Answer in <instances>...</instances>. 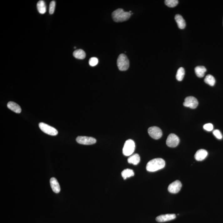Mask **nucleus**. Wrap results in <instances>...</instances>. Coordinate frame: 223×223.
<instances>
[{
    "mask_svg": "<svg viewBox=\"0 0 223 223\" xmlns=\"http://www.w3.org/2000/svg\"><path fill=\"white\" fill-rule=\"evenodd\" d=\"M165 162L162 158H155L150 161L146 165V170L149 172H155L164 168Z\"/></svg>",
    "mask_w": 223,
    "mask_h": 223,
    "instance_id": "f257e3e1",
    "label": "nucleus"
},
{
    "mask_svg": "<svg viewBox=\"0 0 223 223\" xmlns=\"http://www.w3.org/2000/svg\"><path fill=\"white\" fill-rule=\"evenodd\" d=\"M117 65L118 68L120 71H126L129 69V60L125 54H120L118 57Z\"/></svg>",
    "mask_w": 223,
    "mask_h": 223,
    "instance_id": "7ed1b4c3",
    "label": "nucleus"
},
{
    "mask_svg": "<svg viewBox=\"0 0 223 223\" xmlns=\"http://www.w3.org/2000/svg\"><path fill=\"white\" fill-rule=\"evenodd\" d=\"M76 141L78 143L86 145H92L96 142V140L93 137L83 136L77 137L76 138Z\"/></svg>",
    "mask_w": 223,
    "mask_h": 223,
    "instance_id": "6e6552de",
    "label": "nucleus"
},
{
    "mask_svg": "<svg viewBox=\"0 0 223 223\" xmlns=\"http://www.w3.org/2000/svg\"><path fill=\"white\" fill-rule=\"evenodd\" d=\"M185 70L183 67H180L177 70L176 75V79L179 81H182L185 75Z\"/></svg>",
    "mask_w": 223,
    "mask_h": 223,
    "instance_id": "412c9836",
    "label": "nucleus"
},
{
    "mask_svg": "<svg viewBox=\"0 0 223 223\" xmlns=\"http://www.w3.org/2000/svg\"><path fill=\"white\" fill-rule=\"evenodd\" d=\"M203 128L206 131L210 132V131L213 130V125L211 123H208V124H205L204 126H203Z\"/></svg>",
    "mask_w": 223,
    "mask_h": 223,
    "instance_id": "bb28decb",
    "label": "nucleus"
},
{
    "mask_svg": "<svg viewBox=\"0 0 223 223\" xmlns=\"http://www.w3.org/2000/svg\"><path fill=\"white\" fill-rule=\"evenodd\" d=\"M175 19L179 28L180 29H184L185 28L186 25V22L181 15L177 14L175 17Z\"/></svg>",
    "mask_w": 223,
    "mask_h": 223,
    "instance_id": "2eb2a0df",
    "label": "nucleus"
},
{
    "mask_svg": "<svg viewBox=\"0 0 223 223\" xmlns=\"http://www.w3.org/2000/svg\"><path fill=\"white\" fill-rule=\"evenodd\" d=\"M176 217L175 214H166L157 216L156 220L158 222H164L174 220Z\"/></svg>",
    "mask_w": 223,
    "mask_h": 223,
    "instance_id": "9b49d317",
    "label": "nucleus"
},
{
    "mask_svg": "<svg viewBox=\"0 0 223 223\" xmlns=\"http://www.w3.org/2000/svg\"><path fill=\"white\" fill-rule=\"evenodd\" d=\"M128 162L130 164L137 165L140 161V157L138 154H134L131 155L128 159Z\"/></svg>",
    "mask_w": 223,
    "mask_h": 223,
    "instance_id": "f3484780",
    "label": "nucleus"
},
{
    "mask_svg": "<svg viewBox=\"0 0 223 223\" xmlns=\"http://www.w3.org/2000/svg\"><path fill=\"white\" fill-rule=\"evenodd\" d=\"M37 8L39 12L41 14H44L46 12V6L44 1L41 0L37 3Z\"/></svg>",
    "mask_w": 223,
    "mask_h": 223,
    "instance_id": "a211bd4d",
    "label": "nucleus"
},
{
    "mask_svg": "<svg viewBox=\"0 0 223 223\" xmlns=\"http://www.w3.org/2000/svg\"><path fill=\"white\" fill-rule=\"evenodd\" d=\"M86 55L85 51L82 49H78L73 53V56L76 59H84L85 58Z\"/></svg>",
    "mask_w": 223,
    "mask_h": 223,
    "instance_id": "6ab92c4d",
    "label": "nucleus"
},
{
    "mask_svg": "<svg viewBox=\"0 0 223 223\" xmlns=\"http://www.w3.org/2000/svg\"><path fill=\"white\" fill-rule=\"evenodd\" d=\"M179 141V138L176 134L171 133L167 137L166 144L169 147L175 148L178 145Z\"/></svg>",
    "mask_w": 223,
    "mask_h": 223,
    "instance_id": "0eeeda50",
    "label": "nucleus"
},
{
    "mask_svg": "<svg viewBox=\"0 0 223 223\" xmlns=\"http://www.w3.org/2000/svg\"><path fill=\"white\" fill-rule=\"evenodd\" d=\"M7 107L9 109L16 113H20L21 112L22 109L20 106L15 102L10 101L8 102Z\"/></svg>",
    "mask_w": 223,
    "mask_h": 223,
    "instance_id": "4468645a",
    "label": "nucleus"
},
{
    "mask_svg": "<svg viewBox=\"0 0 223 223\" xmlns=\"http://www.w3.org/2000/svg\"><path fill=\"white\" fill-rule=\"evenodd\" d=\"M208 153L204 149H200L198 150L195 155V158L196 160L201 161H203L207 157Z\"/></svg>",
    "mask_w": 223,
    "mask_h": 223,
    "instance_id": "ddd939ff",
    "label": "nucleus"
},
{
    "mask_svg": "<svg viewBox=\"0 0 223 223\" xmlns=\"http://www.w3.org/2000/svg\"><path fill=\"white\" fill-rule=\"evenodd\" d=\"M55 1H52L50 3L49 5V12L50 14H53L55 11Z\"/></svg>",
    "mask_w": 223,
    "mask_h": 223,
    "instance_id": "b1692460",
    "label": "nucleus"
},
{
    "mask_svg": "<svg viewBox=\"0 0 223 223\" xmlns=\"http://www.w3.org/2000/svg\"><path fill=\"white\" fill-rule=\"evenodd\" d=\"M98 63V60L96 57L91 58L89 60V64L92 67H94L97 65Z\"/></svg>",
    "mask_w": 223,
    "mask_h": 223,
    "instance_id": "393cba45",
    "label": "nucleus"
},
{
    "mask_svg": "<svg viewBox=\"0 0 223 223\" xmlns=\"http://www.w3.org/2000/svg\"><path fill=\"white\" fill-rule=\"evenodd\" d=\"M204 81L206 84L211 86H214L215 84V80L213 76L212 75H208L206 76L204 80Z\"/></svg>",
    "mask_w": 223,
    "mask_h": 223,
    "instance_id": "4be33fe9",
    "label": "nucleus"
},
{
    "mask_svg": "<svg viewBox=\"0 0 223 223\" xmlns=\"http://www.w3.org/2000/svg\"><path fill=\"white\" fill-rule=\"evenodd\" d=\"M206 71L207 70L205 67L203 66H197L195 69V74L199 78L203 77L205 76Z\"/></svg>",
    "mask_w": 223,
    "mask_h": 223,
    "instance_id": "dca6fc26",
    "label": "nucleus"
},
{
    "mask_svg": "<svg viewBox=\"0 0 223 223\" xmlns=\"http://www.w3.org/2000/svg\"><path fill=\"white\" fill-rule=\"evenodd\" d=\"M148 133L150 137L154 139H159L163 136L162 130L157 127H150L148 129Z\"/></svg>",
    "mask_w": 223,
    "mask_h": 223,
    "instance_id": "423d86ee",
    "label": "nucleus"
},
{
    "mask_svg": "<svg viewBox=\"0 0 223 223\" xmlns=\"http://www.w3.org/2000/svg\"><path fill=\"white\" fill-rule=\"evenodd\" d=\"M39 127L42 132L49 135L54 136L58 134V131L56 129L44 123H40Z\"/></svg>",
    "mask_w": 223,
    "mask_h": 223,
    "instance_id": "39448f33",
    "label": "nucleus"
},
{
    "mask_svg": "<svg viewBox=\"0 0 223 223\" xmlns=\"http://www.w3.org/2000/svg\"><path fill=\"white\" fill-rule=\"evenodd\" d=\"M213 134L216 137L217 139H221L222 138V135L221 134V132L220 131L218 130V129H216V130H214L213 131Z\"/></svg>",
    "mask_w": 223,
    "mask_h": 223,
    "instance_id": "a878e982",
    "label": "nucleus"
},
{
    "mask_svg": "<svg viewBox=\"0 0 223 223\" xmlns=\"http://www.w3.org/2000/svg\"><path fill=\"white\" fill-rule=\"evenodd\" d=\"M183 104L185 107L195 109L198 107V102L195 97L189 96L185 98Z\"/></svg>",
    "mask_w": 223,
    "mask_h": 223,
    "instance_id": "1a4fd4ad",
    "label": "nucleus"
},
{
    "mask_svg": "<svg viewBox=\"0 0 223 223\" xmlns=\"http://www.w3.org/2000/svg\"><path fill=\"white\" fill-rule=\"evenodd\" d=\"M134 175V173L133 170L127 169L124 170L122 172V177L124 180L128 178L133 177Z\"/></svg>",
    "mask_w": 223,
    "mask_h": 223,
    "instance_id": "aec40b11",
    "label": "nucleus"
},
{
    "mask_svg": "<svg viewBox=\"0 0 223 223\" xmlns=\"http://www.w3.org/2000/svg\"><path fill=\"white\" fill-rule=\"evenodd\" d=\"M50 185L53 191L56 194H58L60 191V188L59 183L55 178H51L50 179Z\"/></svg>",
    "mask_w": 223,
    "mask_h": 223,
    "instance_id": "f8f14e48",
    "label": "nucleus"
},
{
    "mask_svg": "<svg viewBox=\"0 0 223 223\" xmlns=\"http://www.w3.org/2000/svg\"><path fill=\"white\" fill-rule=\"evenodd\" d=\"M135 149V144L134 141L132 139L127 140L123 147V154L125 156H131L134 152Z\"/></svg>",
    "mask_w": 223,
    "mask_h": 223,
    "instance_id": "20e7f679",
    "label": "nucleus"
},
{
    "mask_svg": "<svg viewBox=\"0 0 223 223\" xmlns=\"http://www.w3.org/2000/svg\"><path fill=\"white\" fill-rule=\"evenodd\" d=\"M181 187L182 184L181 182L177 180L169 185L168 190L172 194H177L181 190Z\"/></svg>",
    "mask_w": 223,
    "mask_h": 223,
    "instance_id": "9d476101",
    "label": "nucleus"
},
{
    "mask_svg": "<svg viewBox=\"0 0 223 223\" xmlns=\"http://www.w3.org/2000/svg\"><path fill=\"white\" fill-rule=\"evenodd\" d=\"M164 3L166 6L169 7L174 8L176 7L179 3L177 0H166Z\"/></svg>",
    "mask_w": 223,
    "mask_h": 223,
    "instance_id": "5701e85b",
    "label": "nucleus"
},
{
    "mask_svg": "<svg viewBox=\"0 0 223 223\" xmlns=\"http://www.w3.org/2000/svg\"><path fill=\"white\" fill-rule=\"evenodd\" d=\"M129 12L124 11L122 9L119 8L112 13V17L114 21L117 23L123 22L128 20L131 16Z\"/></svg>",
    "mask_w": 223,
    "mask_h": 223,
    "instance_id": "f03ea898",
    "label": "nucleus"
}]
</instances>
